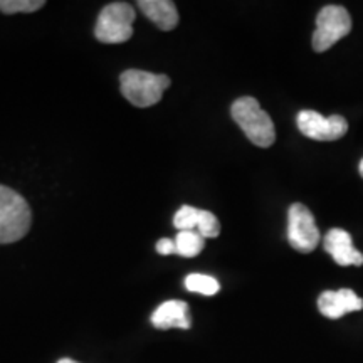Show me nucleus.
Listing matches in <instances>:
<instances>
[{
  "label": "nucleus",
  "mask_w": 363,
  "mask_h": 363,
  "mask_svg": "<svg viewBox=\"0 0 363 363\" xmlns=\"http://www.w3.org/2000/svg\"><path fill=\"white\" fill-rule=\"evenodd\" d=\"M33 212L16 190L0 185V244H12L29 233Z\"/></svg>",
  "instance_id": "2"
},
{
  "label": "nucleus",
  "mask_w": 363,
  "mask_h": 363,
  "mask_svg": "<svg viewBox=\"0 0 363 363\" xmlns=\"http://www.w3.org/2000/svg\"><path fill=\"white\" fill-rule=\"evenodd\" d=\"M152 323L158 330H189L190 325H192L189 305L185 301H179V299H170V301L162 303V305L153 311Z\"/></svg>",
  "instance_id": "10"
},
{
  "label": "nucleus",
  "mask_w": 363,
  "mask_h": 363,
  "mask_svg": "<svg viewBox=\"0 0 363 363\" xmlns=\"http://www.w3.org/2000/svg\"><path fill=\"white\" fill-rule=\"evenodd\" d=\"M44 6V0H0V11L4 13H29Z\"/></svg>",
  "instance_id": "14"
},
{
  "label": "nucleus",
  "mask_w": 363,
  "mask_h": 363,
  "mask_svg": "<svg viewBox=\"0 0 363 363\" xmlns=\"http://www.w3.org/2000/svg\"><path fill=\"white\" fill-rule=\"evenodd\" d=\"M140 11L162 30H174L179 24V11L172 0H140Z\"/></svg>",
  "instance_id": "11"
},
{
  "label": "nucleus",
  "mask_w": 363,
  "mask_h": 363,
  "mask_svg": "<svg viewBox=\"0 0 363 363\" xmlns=\"http://www.w3.org/2000/svg\"><path fill=\"white\" fill-rule=\"evenodd\" d=\"M199 211L201 208H195L192 206H184L177 211L174 217V225L179 229V233H182V230H194L197 227Z\"/></svg>",
  "instance_id": "16"
},
{
  "label": "nucleus",
  "mask_w": 363,
  "mask_h": 363,
  "mask_svg": "<svg viewBox=\"0 0 363 363\" xmlns=\"http://www.w3.org/2000/svg\"><path fill=\"white\" fill-rule=\"evenodd\" d=\"M288 240L298 252L308 254L318 247L321 234L318 230L315 217L303 203H293L288 212Z\"/></svg>",
  "instance_id": "6"
},
{
  "label": "nucleus",
  "mask_w": 363,
  "mask_h": 363,
  "mask_svg": "<svg viewBox=\"0 0 363 363\" xmlns=\"http://www.w3.org/2000/svg\"><path fill=\"white\" fill-rule=\"evenodd\" d=\"M203 244H206V239L199 233H194V230H182L175 238L177 254L184 257L199 256L202 252Z\"/></svg>",
  "instance_id": "12"
},
{
  "label": "nucleus",
  "mask_w": 363,
  "mask_h": 363,
  "mask_svg": "<svg viewBox=\"0 0 363 363\" xmlns=\"http://www.w3.org/2000/svg\"><path fill=\"white\" fill-rule=\"evenodd\" d=\"M233 120L244 131L249 142L261 148H269L276 140V130L271 116L259 106L256 98L242 96L230 108Z\"/></svg>",
  "instance_id": "1"
},
{
  "label": "nucleus",
  "mask_w": 363,
  "mask_h": 363,
  "mask_svg": "<svg viewBox=\"0 0 363 363\" xmlns=\"http://www.w3.org/2000/svg\"><path fill=\"white\" fill-rule=\"evenodd\" d=\"M57 363H78V362L71 360V358H61V360H59Z\"/></svg>",
  "instance_id": "18"
},
{
  "label": "nucleus",
  "mask_w": 363,
  "mask_h": 363,
  "mask_svg": "<svg viewBox=\"0 0 363 363\" xmlns=\"http://www.w3.org/2000/svg\"><path fill=\"white\" fill-rule=\"evenodd\" d=\"M352 17L342 6H326L316 16V30L313 34V49L325 52L333 48L340 39L350 34Z\"/></svg>",
  "instance_id": "5"
},
{
  "label": "nucleus",
  "mask_w": 363,
  "mask_h": 363,
  "mask_svg": "<svg viewBox=\"0 0 363 363\" xmlns=\"http://www.w3.org/2000/svg\"><path fill=\"white\" fill-rule=\"evenodd\" d=\"M135 9L126 2H113L99 12L94 35L103 44H123L133 35Z\"/></svg>",
  "instance_id": "4"
},
{
  "label": "nucleus",
  "mask_w": 363,
  "mask_h": 363,
  "mask_svg": "<svg viewBox=\"0 0 363 363\" xmlns=\"http://www.w3.org/2000/svg\"><path fill=\"white\" fill-rule=\"evenodd\" d=\"M157 252L162 254V256H170V254H177V246L175 240L172 239H160L157 242Z\"/></svg>",
  "instance_id": "17"
},
{
  "label": "nucleus",
  "mask_w": 363,
  "mask_h": 363,
  "mask_svg": "<svg viewBox=\"0 0 363 363\" xmlns=\"http://www.w3.org/2000/svg\"><path fill=\"white\" fill-rule=\"evenodd\" d=\"M318 310L330 320H338L347 313L363 310V299L347 288L338 291H325L318 298Z\"/></svg>",
  "instance_id": "8"
},
{
  "label": "nucleus",
  "mask_w": 363,
  "mask_h": 363,
  "mask_svg": "<svg viewBox=\"0 0 363 363\" xmlns=\"http://www.w3.org/2000/svg\"><path fill=\"white\" fill-rule=\"evenodd\" d=\"M325 251L340 266H362L363 254L353 246L352 235L343 229H331L325 235Z\"/></svg>",
  "instance_id": "9"
},
{
  "label": "nucleus",
  "mask_w": 363,
  "mask_h": 363,
  "mask_svg": "<svg viewBox=\"0 0 363 363\" xmlns=\"http://www.w3.org/2000/svg\"><path fill=\"white\" fill-rule=\"evenodd\" d=\"M170 78L165 74H153L148 71L128 69L121 72V94L138 108L153 106L160 101L163 93L170 86Z\"/></svg>",
  "instance_id": "3"
},
{
  "label": "nucleus",
  "mask_w": 363,
  "mask_h": 363,
  "mask_svg": "<svg viewBox=\"0 0 363 363\" xmlns=\"http://www.w3.org/2000/svg\"><path fill=\"white\" fill-rule=\"evenodd\" d=\"M197 230L203 239L217 238L220 233L219 219L208 211H199V220H197Z\"/></svg>",
  "instance_id": "15"
},
{
  "label": "nucleus",
  "mask_w": 363,
  "mask_h": 363,
  "mask_svg": "<svg viewBox=\"0 0 363 363\" xmlns=\"http://www.w3.org/2000/svg\"><path fill=\"white\" fill-rule=\"evenodd\" d=\"M185 288H187L190 293H199L203 294V296H214V294L219 293L220 284L219 281L212 278V276L194 272V274H189L187 278H185Z\"/></svg>",
  "instance_id": "13"
},
{
  "label": "nucleus",
  "mask_w": 363,
  "mask_h": 363,
  "mask_svg": "<svg viewBox=\"0 0 363 363\" xmlns=\"http://www.w3.org/2000/svg\"><path fill=\"white\" fill-rule=\"evenodd\" d=\"M358 172H360V175L363 177V160L360 162V167H358Z\"/></svg>",
  "instance_id": "19"
},
{
  "label": "nucleus",
  "mask_w": 363,
  "mask_h": 363,
  "mask_svg": "<svg viewBox=\"0 0 363 363\" xmlns=\"http://www.w3.org/2000/svg\"><path fill=\"white\" fill-rule=\"evenodd\" d=\"M298 128L308 138L316 142H335L348 131V121L342 115H331L325 118L318 111L303 110L296 118Z\"/></svg>",
  "instance_id": "7"
}]
</instances>
